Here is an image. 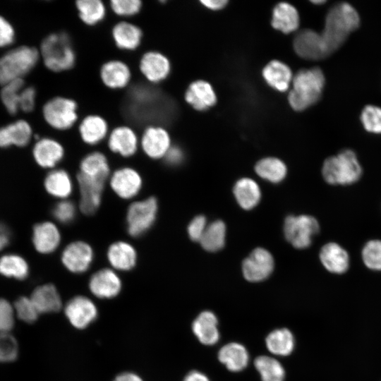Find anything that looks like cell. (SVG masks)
Wrapping results in <instances>:
<instances>
[{
    "instance_id": "6da1fadb",
    "label": "cell",
    "mask_w": 381,
    "mask_h": 381,
    "mask_svg": "<svg viewBox=\"0 0 381 381\" xmlns=\"http://www.w3.org/2000/svg\"><path fill=\"white\" fill-rule=\"evenodd\" d=\"M360 16L356 9L347 2H339L328 11L320 36L328 56L346 42L349 35L359 28Z\"/></svg>"
},
{
    "instance_id": "7a4b0ae2",
    "label": "cell",
    "mask_w": 381,
    "mask_h": 381,
    "mask_svg": "<svg viewBox=\"0 0 381 381\" xmlns=\"http://www.w3.org/2000/svg\"><path fill=\"white\" fill-rule=\"evenodd\" d=\"M325 83L322 71L318 67L300 70L292 79V89L288 96L291 107L303 111L320 98Z\"/></svg>"
},
{
    "instance_id": "3957f363",
    "label": "cell",
    "mask_w": 381,
    "mask_h": 381,
    "mask_svg": "<svg viewBox=\"0 0 381 381\" xmlns=\"http://www.w3.org/2000/svg\"><path fill=\"white\" fill-rule=\"evenodd\" d=\"M363 174V169L356 154L350 149H344L336 155L327 157L322 167L324 180L330 185L349 186L358 182Z\"/></svg>"
},
{
    "instance_id": "277c9868",
    "label": "cell",
    "mask_w": 381,
    "mask_h": 381,
    "mask_svg": "<svg viewBox=\"0 0 381 381\" xmlns=\"http://www.w3.org/2000/svg\"><path fill=\"white\" fill-rule=\"evenodd\" d=\"M40 54L45 66L54 72L69 70L75 63V53L71 38L64 32L47 35L42 42Z\"/></svg>"
},
{
    "instance_id": "5b68a950",
    "label": "cell",
    "mask_w": 381,
    "mask_h": 381,
    "mask_svg": "<svg viewBox=\"0 0 381 381\" xmlns=\"http://www.w3.org/2000/svg\"><path fill=\"white\" fill-rule=\"evenodd\" d=\"M40 54L28 46L13 49L0 58V84L23 79L37 64Z\"/></svg>"
},
{
    "instance_id": "8992f818",
    "label": "cell",
    "mask_w": 381,
    "mask_h": 381,
    "mask_svg": "<svg viewBox=\"0 0 381 381\" xmlns=\"http://www.w3.org/2000/svg\"><path fill=\"white\" fill-rule=\"evenodd\" d=\"M158 211V202L155 197L132 202L126 212V226L128 234L139 237L154 224Z\"/></svg>"
},
{
    "instance_id": "52a82bcc",
    "label": "cell",
    "mask_w": 381,
    "mask_h": 381,
    "mask_svg": "<svg viewBox=\"0 0 381 381\" xmlns=\"http://www.w3.org/2000/svg\"><path fill=\"white\" fill-rule=\"evenodd\" d=\"M42 114L51 127L66 131L71 128L78 119V104L71 98L55 97L44 104Z\"/></svg>"
},
{
    "instance_id": "ba28073f",
    "label": "cell",
    "mask_w": 381,
    "mask_h": 381,
    "mask_svg": "<svg viewBox=\"0 0 381 381\" xmlns=\"http://www.w3.org/2000/svg\"><path fill=\"white\" fill-rule=\"evenodd\" d=\"M320 225L310 215H290L284 222V231L287 241L296 248H307L314 236L318 234Z\"/></svg>"
},
{
    "instance_id": "9c48e42d",
    "label": "cell",
    "mask_w": 381,
    "mask_h": 381,
    "mask_svg": "<svg viewBox=\"0 0 381 381\" xmlns=\"http://www.w3.org/2000/svg\"><path fill=\"white\" fill-rule=\"evenodd\" d=\"M94 256V250L88 243L75 241L64 248L61 260L67 270L74 274H82L89 270Z\"/></svg>"
},
{
    "instance_id": "30bf717a",
    "label": "cell",
    "mask_w": 381,
    "mask_h": 381,
    "mask_svg": "<svg viewBox=\"0 0 381 381\" xmlns=\"http://www.w3.org/2000/svg\"><path fill=\"white\" fill-rule=\"evenodd\" d=\"M112 190L121 199L130 200L140 193L143 179L139 172L131 167H121L114 171L109 179Z\"/></svg>"
},
{
    "instance_id": "8fae6325",
    "label": "cell",
    "mask_w": 381,
    "mask_h": 381,
    "mask_svg": "<svg viewBox=\"0 0 381 381\" xmlns=\"http://www.w3.org/2000/svg\"><path fill=\"white\" fill-rule=\"evenodd\" d=\"M274 269V259L269 251L257 248L243 262L244 277L250 282H257L267 279Z\"/></svg>"
},
{
    "instance_id": "7c38bea8",
    "label": "cell",
    "mask_w": 381,
    "mask_h": 381,
    "mask_svg": "<svg viewBox=\"0 0 381 381\" xmlns=\"http://www.w3.org/2000/svg\"><path fill=\"white\" fill-rule=\"evenodd\" d=\"M65 315L70 323L77 329L87 327L97 317L95 303L84 296H76L66 303Z\"/></svg>"
},
{
    "instance_id": "4fadbf2b",
    "label": "cell",
    "mask_w": 381,
    "mask_h": 381,
    "mask_svg": "<svg viewBox=\"0 0 381 381\" xmlns=\"http://www.w3.org/2000/svg\"><path fill=\"white\" fill-rule=\"evenodd\" d=\"M77 181L80 193V210L86 215L95 214L101 204L105 182L79 173L77 175Z\"/></svg>"
},
{
    "instance_id": "5bb4252c",
    "label": "cell",
    "mask_w": 381,
    "mask_h": 381,
    "mask_svg": "<svg viewBox=\"0 0 381 381\" xmlns=\"http://www.w3.org/2000/svg\"><path fill=\"white\" fill-rule=\"evenodd\" d=\"M140 145L150 158H164L170 149L171 138L167 131L159 126L147 127L141 136Z\"/></svg>"
},
{
    "instance_id": "9a60e30c",
    "label": "cell",
    "mask_w": 381,
    "mask_h": 381,
    "mask_svg": "<svg viewBox=\"0 0 381 381\" xmlns=\"http://www.w3.org/2000/svg\"><path fill=\"white\" fill-rule=\"evenodd\" d=\"M89 289L96 297L110 299L116 297L122 288L121 279L111 268H103L95 272L89 279Z\"/></svg>"
},
{
    "instance_id": "2e32d148",
    "label": "cell",
    "mask_w": 381,
    "mask_h": 381,
    "mask_svg": "<svg viewBox=\"0 0 381 381\" xmlns=\"http://www.w3.org/2000/svg\"><path fill=\"white\" fill-rule=\"evenodd\" d=\"M294 48L300 57L307 60H320L329 56L320 33L311 29H303L296 34Z\"/></svg>"
},
{
    "instance_id": "e0dca14e",
    "label": "cell",
    "mask_w": 381,
    "mask_h": 381,
    "mask_svg": "<svg viewBox=\"0 0 381 381\" xmlns=\"http://www.w3.org/2000/svg\"><path fill=\"white\" fill-rule=\"evenodd\" d=\"M139 68L147 80L156 84L168 77L171 65L168 58L163 54L156 51H149L140 58Z\"/></svg>"
},
{
    "instance_id": "ac0fdd59",
    "label": "cell",
    "mask_w": 381,
    "mask_h": 381,
    "mask_svg": "<svg viewBox=\"0 0 381 381\" xmlns=\"http://www.w3.org/2000/svg\"><path fill=\"white\" fill-rule=\"evenodd\" d=\"M107 144L114 153L129 157L137 152L140 141L133 128L127 126H120L111 131Z\"/></svg>"
},
{
    "instance_id": "d6986e66",
    "label": "cell",
    "mask_w": 381,
    "mask_h": 381,
    "mask_svg": "<svg viewBox=\"0 0 381 381\" xmlns=\"http://www.w3.org/2000/svg\"><path fill=\"white\" fill-rule=\"evenodd\" d=\"M32 240L37 251L42 254L52 253L61 243V232L52 222H40L33 228Z\"/></svg>"
},
{
    "instance_id": "ffe728a7",
    "label": "cell",
    "mask_w": 381,
    "mask_h": 381,
    "mask_svg": "<svg viewBox=\"0 0 381 381\" xmlns=\"http://www.w3.org/2000/svg\"><path fill=\"white\" fill-rule=\"evenodd\" d=\"M319 257L322 265L329 272L337 274L345 273L350 266L347 250L336 242H328L320 249Z\"/></svg>"
},
{
    "instance_id": "44dd1931",
    "label": "cell",
    "mask_w": 381,
    "mask_h": 381,
    "mask_svg": "<svg viewBox=\"0 0 381 381\" xmlns=\"http://www.w3.org/2000/svg\"><path fill=\"white\" fill-rule=\"evenodd\" d=\"M107 260L115 271H129L137 262V252L127 241H119L111 243L107 252Z\"/></svg>"
},
{
    "instance_id": "7402d4cb",
    "label": "cell",
    "mask_w": 381,
    "mask_h": 381,
    "mask_svg": "<svg viewBox=\"0 0 381 381\" xmlns=\"http://www.w3.org/2000/svg\"><path fill=\"white\" fill-rule=\"evenodd\" d=\"M32 154L38 165L43 168L51 169L62 160L64 157V149L57 140L44 138L36 142Z\"/></svg>"
},
{
    "instance_id": "603a6c76",
    "label": "cell",
    "mask_w": 381,
    "mask_h": 381,
    "mask_svg": "<svg viewBox=\"0 0 381 381\" xmlns=\"http://www.w3.org/2000/svg\"><path fill=\"white\" fill-rule=\"evenodd\" d=\"M99 75L103 84L113 90L126 87L131 79L128 66L122 61L110 60L102 64Z\"/></svg>"
},
{
    "instance_id": "cb8c5ba5",
    "label": "cell",
    "mask_w": 381,
    "mask_h": 381,
    "mask_svg": "<svg viewBox=\"0 0 381 381\" xmlns=\"http://www.w3.org/2000/svg\"><path fill=\"white\" fill-rule=\"evenodd\" d=\"M111 35L115 44L120 49L133 51L140 44L143 32L141 29L127 21H120L112 28Z\"/></svg>"
},
{
    "instance_id": "d4e9b609",
    "label": "cell",
    "mask_w": 381,
    "mask_h": 381,
    "mask_svg": "<svg viewBox=\"0 0 381 381\" xmlns=\"http://www.w3.org/2000/svg\"><path fill=\"white\" fill-rule=\"evenodd\" d=\"M185 99L198 111L206 110L217 102L216 95L212 86L204 80L192 83L186 91Z\"/></svg>"
},
{
    "instance_id": "484cf974",
    "label": "cell",
    "mask_w": 381,
    "mask_h": 381,
    "mask_svg": "<svg viewBox=\"0 0 381 381\" xmlns=\"http://www.w3.org/2000/svg\"><path fill=\"white\" fill-rule=\"evenodd\" d=\"M216 315L211 311H203L192 325V329L198 340L205 345H213L219 338Z\"/></svg>"
},
{
    "instance_id": "4316f807",
    "label": "cell",
    "mask_w": 381,
    "mask_h": 381,
    "mask_svg": "<svg viewBox=\"0 0 381 381\" xmlns=\"http://www.w3.org/2000/svg\"><path fill=\"white\" fill-rule=\"evenodd\" d=\"M81 139L90 145H95L102 141L108 134V123L99 115L91 114L85 116L78 128Z\"/></svg>"
},
{
    "instance_id": "83f0119b",
    "label": "cell",
    "mask_w": 381,
    "mask_h": 381,
    "mask_svg": "<svg viewBox=\"0 0 381 381\" xmlns=\"http://www.w3.org/2000/svg\"><path fill=\"white\" fill-rule=\"evenodd\" d=\"M32 135V128L27 121H17L0 128V147L13 145L24 147L30 141Z\"/></svg>"
},
{
    "instance_id": "f1b7e54d",
    "label": "cell",
    "mask_w": 381,
    "mask_h": 381,
    "mask_svg": "<svg viewBox=\"0 0 381 381\" xmlns=\"http://www.w3.org/2000/svg\"><path fill=\"white\" fill-rule=\"evenodd\" d=\"M78 173L85 176L106 182L110 174V167L107 157L98 151L86 155L80 163Z\"/></svg>"
},
{
    "instance_id": "f546056e",
    "label": "cell",
    "mask_w": 381,
    "mask_h": 381,
    "mask_svg": "<svg viewBox=\"0 0 381 381\" xmlns=\"http://www.w3.org/2000/svg\"><path fill=\"white\" fill-rule=\"evenodd\" d=\"M30 298L40 314L57 312L62 306L60 294L51 284L37 286L32 291Z\"/></svg>"
},
{
    "instance_id": "4dcf8cb0",
    "label": "cell",
    "mask_w": 381,
    "mask_h": 381,
    "mask_svg": "<svg viewBox=\"0 0 381 381\" xmlns=\"http://www.w3.org/2000/svg\"><path fill=\"white\" fill-rule=\"evenodd\" d=\"M44 185L49 194L61 200H67L73 193L71 177L62 169L50 171L44 179Z\"/></svg>"
},
{
    "instance_id": "1f68e13d",
    "label": "cell",
    "mask_w": 381,
    "mask_h": 381,
    "mask_svg": "<svg viewBox=\"0 0 381 381\" xmlns=\"http://www.w3.org/2000/svg\"><path fill=\"white\" fill-rule=\"evenodd\" d=\"M262 75L268 85L281 92L288 90L293 79L289 67L276 60L267 64L262 71Z\"/></svg>"
},
{
    "instance_id": "d6a6232c",
    "label": "cell",
    "mask_w": 381,
    "mask_h": 381,
    "mask_svg": "<svg viewBox=\"0 0 381 381\" xmlns=\"http://www.w3.org/2000/svg\"><path fill=\"white\" fill-rule=\"evenodd\" d=\"M219 361L228 370L238 372L244 369L249 356L246 349L238 343H229L221 348L218 354Z\"/></svg>"
},
{
    "instance_id": "836d02e7",
    "label": "cell",
    "mask_w": 381,
    "mask_h": 381,
    "mask_svg": "<svg viewBox=\"0 0 381 381\" xmlns=\"http://www.w3.org/2000/svg\"><path fill=\"white\" fill-rule=\"evenodd\" d=\"M272 26L284 33L296 30L299 25V16L297 10L286 2L278 4L273 10Z\"/></svg>"
},
{
    "instance_id": "e575fe53",
    "label": "cell",
    "mask_w": 381,
    "mask_h": 381,
    "mask_svg": "<svg viewBox=\"0 0 381 381\" xmlns=\"http://www.w3.org/2000/svg\"><path fill=\"white\" fill-rule=\"evenodd\" d=\"M234 194L237 202L245 210L255 207L261 198L258 185L255 181L248 178L241 179L236 183Z\"/></svg>"
},
{
    "instance_id": "d590c367",
    "label": "cell",
    "mask_w": 381,
    "mask_h": 381,
    "mask_svg": "<svg viewBox=\"0 0 381 381\" xmlns=\"http://www.w3.org/2000/svg\"><path fill=\"white\" fill-rule=\"evenodd\" d=\"M265 343L267 349L272 353L277 356H287L294 349V338L288 329H277L267 335Z\"/></svg>"
},
{
    "instance_id": "8d00e7d4",
    "label": "cell",
    "mask_w": 381,
    "mask_h": 381,
    "mask_svg": "<svg viewBox=\"0 0 381 381\" xmlns=\"http://www.w3.org/2000/svg\"><path fill=\"white\" fill-rule=\"evenodd\" d=\"M75 5L79 18L87 25L98 24L106 16V7L100 0H78Z\"/></svg>"
},
{
    "instance_id": "74e56055",
    "label": "cell",
    "mask_w": 381,
    "mask_h": 381,
    "mask_svg": "<svg viewBox=\"0 0 381 381\" xmlns=\"http://www.w3.org/2000/svg\"><path fill=\"white\" fill-rule=\"evenodd\" d=\"M255 170L259 176L272 183L282 181L286 174L284 163L274 157L262 159L256 164Z\"/></svg>"
},
{
    "instance_id": "f35d334b",
    "label": "cell",
    "mask_w": 381,
    "mask_h": 381,
    "mask_svg": "<svg viewBox=\"0 0 381 381\" xmlns=\"http://www.w3.org/2000/svg\"><path fill=\"white\" fill-rule=\"evenodd\" d=\"M225 236L224 223L221 220H217L207 226L200 243L205 250L215 252L224 247Z\"/></svg>"
},
{
    "instance_id": "ab89813d",
    "label": "cell",
    "mask_w": 381,
    "mask_h": 381,
    "mask_svg": "<svg viewBox=\"0 0 381 381\" xmlns=\"http://www.w3.org/2000/svg\"><path fill=\"white\" fill-rule=\"evenodd\" d=\"M0 273L7 277L22 280L28 277L29 267L20 255L7 254L0 258Z\"/></svg>"
},
{
    "instance_id": "60d3db41",
    "label": "cell",
    "mask_w": 381,
    "mask_h": 381,
    "mask_svg": "<svg viewBox=\"0 0 381 381\" xmlns=\"http://www.w3.org/2000/svg\"><path fill=\"white\" fill-rule=\"evenodd\" d=\"M254 365L262 381H284L285 371L281 363L272 357L260 356Z\"/></svg>"
},
{
    "instance_id": "b9f144b4",
    "label": "cell",
    "mask_w": 381,
    "mask_h": 381,
    "mask_svg": "<svg viewBox=\"0 0 381 381\" xmlns=\"http://www.w3.org/2000/svg\"><path fill=\"white\" fill-rule=\"evenodd\" d=\"M2 86L1 101L8 113L16 114L19 109L20 96L24 88V81L23 79L15 80Z\"/></svg>"
},
{
    "instance_id": "7bdbcfd3",
    "label": "cell",
    "mask_w": 381,
    "mask_h": 381,
    "mask_svg": "<svg viewBox=\"0 0 381 381\" xmlns=\"http://www.w3.org/2000/svg\"><path fill=\"white\" fill-rule=\"evenodd\" d=\"M361 258L368 269L381 271V240L371 239L367 241L361 250Z\"/></svg>"
},
{
    "instance_id": "ee69618b",
    "label": "cell",
    "mask_w": 381,
    "mask_h": 381,
    "mask_svg": "<svg viewBox=\"0 0 381 381\" xmlns=\"http://www.w3.org/2000/svg\"><path fill=\"white\" fill-rule=\"evenodd\" d=\"M360 119L366 131L381 134V107L372 104L365 106Z\"/></svg>"
},
{
    "instance_id": "f6af8a7d",
    "label": "cell",
    "mask_w": 381,
    "mask_h": 381,
    "mask_svg": "<svg viewBox=\"0 0 381 381\" xmlns=\"http://www.w3.org/2000/svg\"><path fill=\"white\" fill-rule=\"evenodd\" d=\"M14 309L18 318L28 323L36 321L40 314L30 297L22 296L18 298Z\"/></svg>"
},
{
    "instance_id": "bcb514c9",
    "label": "cell",
    "mask_w": 381,
    "mask_h": 381,
    "mask_svg": "<svg viewBox=\"0 0 381 381\" xmlns=\"http://www.w3.org/2000/svg\"><path fill=\"white\" fill-rule=\"evenodd\" d=\"M18 346L16 339L8 332L0 333V363H8L16 360Z\"/></svg>"
},
{
    "instance_id": "7dc6e473",
    "label": "cell",
    "mask_w": 381,
    "mask_h": 381,
    "mask_svg": "<svg viewBox=\"0 0 381 381\" xmlns=\"http://www.w3.org/2000/svg\"><path fill=\"white\" fill-rule=\"evenodd\" d=\"M53 217L59 222L68 224L72 222L76 215L75 204L68 200H61L53 208Z\"/></svg>"
},
{
    "instance_id": "c3c4849f",
    "label": "cell",
    "mask_w": 381,
    "mask_h": 381,
    "mask_svg": "<svg viewBox=\"0 0 381 381\" xmlns=\"http://www.w3.org/2000/svg\"><path fill=\"white\" fill-rule=\"evenodd\" d=\"M110 5L113 12L121 17H131L138 13L142 8L140 0H111Z\"/></svg>"
},
{
    "instance_id": "681fc988",
    "label": "cell",
    "mask_w": 381,
    "mask_h": 381,
    "mask_svg": "<svg viewBox=\"0 0 381 381\" xmlns=\"http://www.w3.org/2000/svg\"><path fill=\"white\" fill-rule=\"evenodd\" d=\"M14 325V310L6 299L0 298V333L8 332Z\"/></svg>"
},
{
    "instance_id": "f907efd6",
    "label": "cell",
    "mask_w": 381,
    "mask_h": 381,
    "mask_svg": "<svg viewBox=\"0 0 381 381\" xmlns=\"http://www.w3.org/2000/svg\"><path fill=\"white\" fill-rule=\"evenodd\" d=\"M206 227V219L204 216L198 215L194 217L188 226L190 238L193 241L200 242Z\"/></svg>"
},
{
    "instance_id": "816d5d0a",
    "label": "cell",
    "mask_w": 381,
    "mask_h": 381,
    "mask_svg": "<svg viewBox=\"0 0 381 381\" xmlns=\"http://www.w3.org/2000/svg\"><path fill=\"white\" fill-rule=\"evenodd\" d=\"M36 91L33 87H24L20 96L19 109L24 112H30L35 104Z\"/></svg>"
},
{
    "instance_id": "f5cc1de1",
    "label": "cell",
    "mask_w": 381,
    "mask_h": 381,
    "mask_svg": "<svg viewBox=\"0 0 381 381\" xmlns=\"http://www.w3.org/2000/svg\"><path fill=\"white\" fill-rule=\"evenodd\" d=\"M14 38L13 26L4 17L0 16V47L10 45L13 42Z\"/></svg>"
},
{
    "instance_id": "db71d44e",
    "label": "cell",
    "mask_w": 381,
    "mask_h": 381,
    "mask_svg": "<svg viewBox=\"0 0 381 381\" xmlns=\"http://www.w3.org/2000/svg\"><path fill=\"white\" fill-rule=\"evenodd\" d=\"M164 158L167 164L175 166L182 162L183 153L179 147H171Z\"/></svg>"
},
{
    "instance_id": "11a10c76",
    "label": "cell",
    "mask_w": 381,
    "mask_h": 381,
    "mask_svg": "<svg viewBox=\"0 0 381 381\" xmlns=\"http://www.w3.org/2000/svg\"><path fill=\"white\" fill-rule=\"evenodd\" d=\"M10 238L11 233L8 228L0 222V250L8 244Z\"/></svg>"
},
{
    "instance_id": "9f6ffc18",
    "label": "cell",
    "mask_w": 381,
    "mask_h": 381,
    "mask_svg": "<svg viewBox=\"0 0 381 381\" xmlns=\"http://www.w3.org/2000/svg\"><path fill=\"white\" fill-rule=\"evenodd\" d=\"M201 3L207 8L212 10H219L222 8L227 4L225 0H205L201 1Z\"/></svg>"
},
{
    "instance_id": "6f0895ef",
    "label": "cell",
    "mask_w": 381,
    "mask_h": 381,
    "mask_svg": "<svg viewBox=\"0 0 381 381\" xmlns=\"http://www.w3.org/2000/svg\"><path fill=\"white\" fill-rule=\"evenodd\" d=\"M114 381H143L137 374L131 372H125L116 377Z\"/></svg>"
},
{
    "instance_id": "680465c9",
    "label": "cell",
    "mask_w": 381,
    "mask_h": 381,
    "mask_svg": "<svg viewBox=\"0 0 381 381\" xmlns=\"http://www.w3.org/2000/svg\"><path fill=\"white\" fill-rule=\"evenodd\" d=\"M183 381H210V380L205 374L193 370L188 373Z\"/></svg>"
},
{
    "instance_id": "91938a15",
    "label": "cell",
    "mask_w": 381,
    "mask_h": 381,
    "mask_svg": "<svg viewBox=\"0 0 381 381\" xmlns=\"http://www.w3.org/2000/svg\"><path fill=\"white\" fill-rule=\"evenodd\" d=\"M311 2L313 4H322L324 3H325V1H323V0H317V1H311Z\"/></svg>"
}]
</instances>
